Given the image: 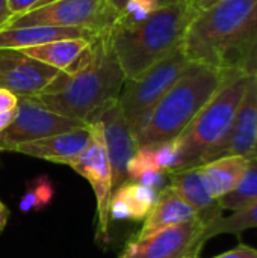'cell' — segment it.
Returning a JSON list of instances; mask_svg holds the SVG:
<instances>
[{
	"label": "cell",
	"instance_id": "2e32d148",
	"mask_svg": "<svg viewBox=\"0 0 257 258\" xmlns=\"http://www.w3.org/2000/svg\"><path fill=\"white\" fill-rule=\"evenodd\" d=\"M195 219H200L198 213L167 184L158 194V200L155 206L151 207L150 213L144 219L141 230L133 237L144 239L164 228L186 224Z\"/></svg>",
	"mask_w": 257,
	"mask_h": 258
},
{
	"label": "cell",
	"instance_id": "603a6c76",
	"mask_svg": "<svg viewBox=\"0 0 257 258\" xmlns=\"http://www.w3.org/2000/svg\"><path fill=\"white\" fill-rule=\"evenodd\" d=\"M254 201H257V157H251L248 159L247 168L236 187L230 194L223 197L218 203L223 212H236Z\"/></svg>",
	"mask_w": 257,
	"mask_h": 258
},
{
	"label": "cell",
	"instance_id": "cb8c5ba5",
	"mask_svg": "<svg viewBox=\"0 0 257 258\" xmlns=\"http://www.w3.org/2000/svg\"><path fill=\"white\" fill-rule=\"evenodd\" d=\"M55 197V187L47 175L33 178L26 184V190L20 200V210L23 213L41 212L48 207Z\"/></svg>",
	"mask_w": 257,
	"mask_h": 258
},
{
	"label": "cell",
	"instance_id": "8fae6325",
	"mask_svg": "<svg viewBox=\"0 0 257 258\" xmlns=\"http://www.w3.org/2000/svg\"><path fill=\"white\" fill-rule=\"evenodd\" d=\"M48 67L21 50L0 48V86L17 97H35L42 92L58 76Z\"/></svg>",
	"mask_w": 257,
	"mask_h": 258
},
{
	"label": "cell",
	"instance_id": "8992f818",
	"mask_svg": "<svg viewBox=\"0 0 257 258\" xmlns=\"http://www.w3.org/2000/svg\"><path fill=\"white\" fill-rule=\"evenodd\" d=\"M191 65L182 47L150 67L141 76L127 79L118 97V104L135 132L148 112L170 91L179 77Z\"/></svg>",
	"mask_w": 257,
	"mask_h": 258
},
{
	"label": "cell",
	"instance_id": "44dd1931",
	"mask_svg": "<svg viewBox=\"0 0 257 258\" xmlns=\"http://www.w3.org/2000/svg\"><path fill=\"white\" fill-rule=\"evenodd\" d=\"M91 39L89 38L56 39L41 45L23 48L21 51L48 67L56 68L58 71H65L79 57V54L89 45Z\"/></svg>",
	"mask_w": 257,
	"mask_h": 258
},
{
	"label": "cell",
	"instance_id": "f546056e",
	"mask_svg": "<svg viewBox=\"0 0 257 258\" xmlns=\"http://www.w3.org/2000/svg\"><path fill=\"white\" fill-rule=\"evenodd\" d=\"M11 18H12V12L8 6V0H0V30L6 27Z\"/></svg>",
	"mask_w": 257,
	"mask_h": 258
},
{
	"label": "cell",
	"instance_id": "d590c367",
	"mask_svg": "<svg viewBox=\"0 0 257 258\" xmlns=\"http://www.w3.org/2000/svg\"><path fill=\"white\" fill-rule=\"evenodd\" d=\"M194 2H195V5H197L198 9H204L206 8V3H208V0H194Z\"/></svg>",
	"mask_w": 257,
	"mask_h": 258
},
{
	"label": "cell",
	"instance_id": "d6a6232c",
	"mask_svg": "<svg viewBox=\"0 0 257 258\" xmlns=\"http://www.w3.org/2000/svg\"><path fill=\"white\" fill-rule=\"evenodd\" d=\"M108 2H109V3H111V6H112L118 14H120L121 8L126 5V2H127V0H108Z\"/></svg>",
	"mask_w": 257,
	"mask_h": 258
},
{
	"label": "cell",
	"instance_id": "5b68a950",
	"mask_svg": "<svg viewBox=\"0 0 257 258\" xmlns=\"http://www.w3.org/2000/svg\"><path fill=\"white\" fill-rule=\"evenodd\" d=\"M256 6L257 0H218L200 9L182 42L189 62L221 70L226 51L241 33Z\"/></svg>",
	"mask_w": 257,
	"mask_h": 258
},
{
	"label": "cell",
	"instance_id": "83f0119b",
	"mask_svg": "<svg viewBox=\"0 0 257 258\" xmlns=\"http://www.w3.org/2000/svg\"><path fill=\"white\" fill-rule=\"evenodd\" d=\"M214 258H257V249L241 243L239 246L233 248L232 251H227V252L220 254Z\"/></svg>",
	"mask_w": 257,
	"mask_h": 258
},
{
	"label": "cell",
	"instance_id": "4dcf8cb0",
	"mask_svg": "<svg viewBox=\"0 0 257 258\" xmlns=\"http://www.w3.org/2000/svg\"><path fill=\"white\" fill-rule=\"evenodd\" d=\"M8 219H9V209H8V207L2 203V200H0V234H2L3 230L6 228Z\"/></svg>",
	"mask_w": 257,
	"mask_h": 258
},
{
	"label": "cell",
	"instance_id": "277c9868",
	"mask_svg": "<svg viewBox=\"0 0 257 258\" xmlns=\"http://www.w3.org/2000/svg\"><path fill=\"white\" fill-rule=\"evenodd\" d=\"M248 82V76L227 73L221 88L177 138L179 159L171 172L201 166L220 157Z\"/></svg>",
	"mask_w": 257,
	"mask_h": 258
},
{
	"label": "cell",
	"instance_id": "836d02e7",
	"mask_svg": "<svg viewBox=\"0 0 257 258\" xmlns=\"http://www.w3.org/2000/svg\"><path fill=\"white\" fill-rule=\"evenodd\" d=\"M52 2H56V0H38V2L33 5V8H32V9H35V8H39V6H44V5H47V3H52Z\"/></svg>",
	"mask_w": 257,
	"mask_h": 258
},
{
	"label": "cell",
	"instance_id": "7c38bea8",
	"mask_svg": "<svg viewBox=\"0 0 257 258\" xmlns=\"http://www.w3.org/2000/svg\"><path fill=\"white\" fill-rule=\"evenodd\" d=\"M94 121H100L103 125L105 145L112 168L114 187H120L127 181V163L138 150L133 132L118 104V100L103 109Z\"/></svg>",
	"mask_w": 257,
	"mask_h": 258
},
{
	"label": "cell",
	"instance_id": "4fadbf2b",
	"mask_svg": "<svg viewBox=\"0 0 257 258\" xmlns=\"http://www.w3.org/2000/svg\"><path fill=\"white\" fill-rule=\"evenodd\" d=\"M224 156L257 157V76L250 77L236 110L229 138L220 153V157Z\"/></svg>",
	"mask_w": 257,
	"mask_h": 258
},
{
	"label": "cell",
	"instance_id": "3957f363",
	"mask_svg": "<svg viewBox=\"0 0 257 258\" xmlns=\"http://www.w3.org/2000/svg\"><path fill=\"white\" fill-rule=\"evenodd\" d=\"M227 70L194 63L148 112L133 132L136 147L179 138L227 79Z\"/></svg>",
	"mask_w": 257,
	"mask_h": 258
},
{
	"label": "cell",
	"instance_id": "d4e9b609",
	"mask_svg": "<svg viewBox=\"0 0 257 258\" xmlns=\"http://www.w3.org/2000/svg\"><path fill=\"white\" fill-rule=\"evenodd\" d=\"M161 5L158 0H127L126 5L121 8L117 21L112 27L118 29H130L144 21H147Z\"/></svg>",
	"mask_w": 257,
	"mask_h": 258
},
{
	"label": "cell",
	"instance_id": "f1b7e54d",
	"mask_svg": "<svg viewBox=\"0 0 257 258\" xmlns=\"http://www.w3.org/2000/svg\"><path fill=\"white\" fill-rule=\"evenodd\" d=\"M38 0H8V6L12 12V17L21 15L33 8Z\"/></svg>",
	"mask_w": 257,
	"mask_h": 258
},
{
	"label": "cell",
	"instance_id": "9c48e42d",
	"mask_svg": "<svg viewBox=\"0 0 257 258\" xmlns=\"http://www.w3.org/2000/svg\"><path fill=\"white\" fill-rule=\"evenodd\" d=\"M206 227L204 221L195 219L164 228L144 239L132 237L118 258H200L208 242Z\"/></svg>",
	"mask_w": 257,
	"mask_h": 258
},
{
	"label": "cell",
	"instance_id": "8d00e7d4",
	"mask_svg": "<svg viewBox=\"0 0 257 258\" xmlns=\"http://www.w3.org/2000/svg\"><path fill=\"white\" fill-rule=\"evenodd\" d=\"M215 2H218V0H208V3H206V8H208V6H211V5H214Z\"/></svg>",
	"mask_w": 257,
	"mask_h": 258
},
{
	"label": "cell",
	"instance_id": "7402d4cb",
	"mask_svg": "<svg viewBox=\"0 0 257 258\" xmlns=\"http://www.w3.org/2000/svg\"><path fill=\"white\" fill-rule=\"evenodd\" d=\"M250 228H257V201L247 207L232 212L229 216H220L217 221L206 227L204 237L211 240L212 237L221 234H242Z\"/></svg>",
	"mask_w": 257,
	"mask_h": 258
},
{
	"label": "cell",
	"instance_id": "ba28073f",
	"mask_svg": "<svg viewBox=\"0 0 257 258\" xmlns=\"http://www.w3.org/2000/svg\"><path fill=\"white\" fill-rule=\"evenodd\" d=\"M89 142L86 148L68 165L82 175L92 187L97 203V239L109 236V206L114 194L112 168L106 153L103 125L100 121L89 122Z\"/></svg>",
	"mask_w": 257,
	"mask_h": 258
},
{
	"label": "cell",
	"instance_id": "52a82bcc",
	"mask_svg": "<svg viewBox=\"0 0 257 258\" xmlns=\"http://www.w3.org/2000/svg\"><path fill=\"white\" fill-rule=\"evenodd\" d=\"M118 18V12L108 0H56L12 17L6 27L48 26L109 32Z\"/></svg>",
	"mask_w": 257,
	"mask_h": 258
},
{
	"label": "cell",
	"instance_id": "7a4b0ae2",
	"mask_svg": "<svg viewBox=\"0 0 257 258\" xmlns=\"http://www.w3.org/2000/svg\"><path fill=\"white\" fill-rule=\"evenodd\" d=\"M200 9L194 0L161 6L147 21L130 27H112L109 35L118 63L127 79H135L182 47L186 30Z\"/></svg>",
	"mask_w": 257,
	"mask_h": 258
},
{
	"label": "cell",
	"instance_id": "30bf717a",
	"mask_svg": "<svg viewBox=\"0 0 257 258\" xmlns=\"http://www.w3.org/2000/svg\"><path fill=\"white\" fill-rule=\"evenodd\" d=\"M85 125L88 124L44 107L32 97H18L14 119L0 133V151H12L18 144L38 141Z\"/></svg>",
	"mask_w": 257,
	"mask_h": 258
},
{
	"label": "cell",
	"instance_id": "5bb4252c",
	"mask_svg": "<svg viewBox=\"0 0 257 258\" xmlns=\"http://www.w3.org/2000/svg\"><path fill=\"white\" fill-rule=\"evenodd\" d=\"M91 138L89 124L70 132L58 133L48 138H42L32 142H23L12 148L15 153H21L30 157L48 160L53 163L70 165L88 145Z\"/></svg>",
	"mask_w": 257,
	"mask_h": 258
},
{
	"label": "cell",
	"instance_id": "484cf974",
	"mask_svg": "<svg viewBox=\"0 0 257 258\" xmlns=\"http://www.w3.org/2000/svg\"><path fill=\"white\" fill-rule=\"evenodd\" d=\"M147 172H164L158 163L155 145L138 147L127 163V181H136Z\"/></svg>",
	"mask_w": 257,
	"mask_h": 258
},
{
	"label": "cell",
	"instance_id": "e0dca14e",
	"mask_svg": "<svg viewBox=\"0 0 257 258\" xmlns=\"http://www.w3.org/2000/svg\"><path fill=\"white\" fill-rule=\"evenodd\" d=\"M98 33L83 29L71 27H48V26H27V27H5L0 30V48L23 50L56 39L65 38H94Z\"/></svg>",
	"mask_w": 257,
	"mask_h": 258
},
{
	"label": "cell",
	"instance_id": "e575fe53",
	"mask_svg": "<svg viewBox=\"0 0 257 258\" xmlns=\"http://www.w3.org/2000/svg\"><path fill=\"white\" fill-rule=\"evenodd\" d=\"M177 2H183V0H158V3H159L161 6H167V5L177 3Z\"/></svg>",
	"mask_w": 257,
	"mask_h": 258
},
{
	"label": "cell",
	"instance_id": "d6986e66",
	"mask_svg": "<svg viewBox=\"0 0 257 258\" xmlns=\"http://www.w3.org/2000/svg\"><path fill=\"white\" fill-rule=\"evenodd\" d=\"M221 70L236 71L242 76H257V6L248 21L226 51Z\"/></svg>",
	"mask_w": 257,
	"mask_h": 258
},
{
	"label": "cell",
	"instance_id": "ac0fdd59",
	"mask_svg": "<svg viewBox=\"0 0 257 258\" xmlns=\"http://www.w3.org/2000/svg\"><path fill=\"white\" fill-rule=\"evenodd\" d=\"M158 190L135 181L123 183L111 198L109 215L114 219H130L141 222L147 218L158 200Z\"/></svg>",
	"mask_w": 257,
	"mask_h": 258
},
{
	"label": "cell",
	"instance_id": "1f68e13d",
	"mask_svg": "<svg viewBox=\"0 0 257 258\" xmlns=\"http://www.w3.org/2000/svg\"><path fill=\"white\" fill-rule=\"evenodd\" d=\"M14 115H15V110L14 112H9V113H0V133L8 128V125L14 119Z\"/></svg>",
	"mask_w": 257,
	"mask_h": 258
},
{
	"label": "cell",
	"instance_id": "4316f807",
	"mask_svg": "<svg viewBox=\"0 0 257 258\" xmlns=\"http://www.w3.org/2000/svg\"><path fill=\"white\" fill-rule=\"evenodd\" d=\"M18 97L0 86V113H9L17 109Z\"/></svg>",
	"mask_w": 257,
	"mask_h": 258
},
{
	"label": "cell",
	"instance_id": "6da1fadb",
	"mask_svg": "<svg viewBox=\"0 0 257 258\" xmlns=\"http://www.w3.org/2000/svg\"><path fill=\"white\" fill-rule=\"evenodd\" d=\"M109 32L95 35L79 57L32 98L59 115L92 122L118 100L126 82Z\"/></svg>",
	"mask_w": 257,
	"mask_h": 258
},
{
	"label": "cell",
	"instance_id": "9a60e30c",
	"mask_svg": "<svg viewBox=\"0 0 257 258\" xmlns=\"http://www.w3.org/2000/svg\"><path fill=\"white\" fill-rule=\"evenodd\" d=\"M168 186L185 200L208 225L223 216V209L211 195L198 166L168 172Z\"/></svg>",
	"mask_w": 257,
	"mask_h": 258
},
{
	"label": "cell",
	"instance_id": "ffe728a7",
	"mask_svg": "<svg viewBox=\"0 0 257 258\" xmlns=\"http://www.w3.org/2000/svg\"><path fill=\"white\" fill-rule=\"evenodd\" d=\"M248 159L241 156H224L218 157L200 168V174L211 192V195L220 201L223 197L230 194L239 183Z\"/></svg>",
	"mask_w": 257,
	"mask_h": 258
}]
</instances>
